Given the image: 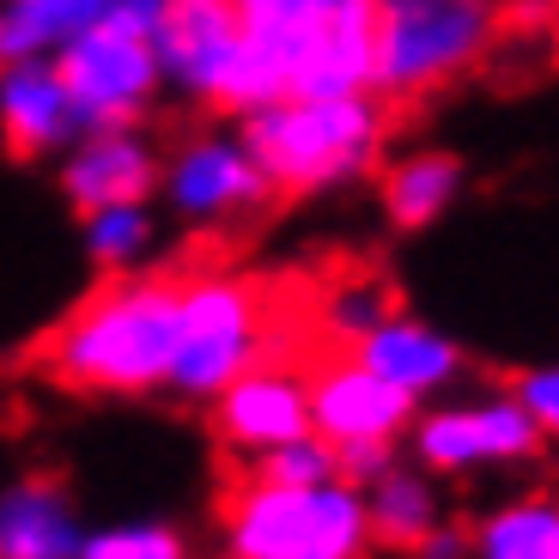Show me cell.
I'll use <instances>...</instances> for the list:
<instances>
[{"label": "cell", "instance_id": "8992f818", "mask_svg": "<svg viewBox=\"0 0 559 559\" xmlns=\"http://www.w3.org/2000/svg\"><path fill=\"white\" fill-rule=\"evenodd\" d=\"M267 359V298L250 274L177 280V341L165 390L182 402H213L225 383Z\"/></svg>", "mask_w": 559, "mask_h": 559}, {"label": "cell", "instance_id": "5bb4252c", "mask_svg": "<svg viewBox=\"0 0 559 559\" xmlns=\"http://www.w3.org/2000/svg\"><path fill=\"white\" fill-rule=\"evenodd\" d=\"M347 353L365 371H378L390 390H402L407 402H438V395H450L462 378V365H468L444 329H432V322H419V317H402V310H390L378 329H365Z\"/></svg>", "mask_w": 559, "mask_h": 559}, {"label": "cell", "instance_id": "44dd1931", "mask_svg": "<svg viewBox=\"0 0 559 559\" xmlns=\"http://www.w3.org/2000/svg\"><path fill=\"white\" fill-rule=\"evenodd\" d=\"M80 238H85L92 267H104V274H140L146 255L158 250V213H153V201L92 207V213H80Z\"/></svg>", "mask_w": 559, "mask_h": 559}, {"label": "cell", "instance_id": "5b68a950", "mask_svg": "<svg viewBox=\"0 0 559 559\" xmlns=\"http://www.w3.org/2000/svg\"><path fill=\"white\" fill-rule=\"evenodd\" d=\"M365 499L347 480L267 487L243 480L225 499V559H365Z\"/></svg>", "mask_w": 559, "mask_h": 559}, {"label": "cell", "instance_id": "ffe728a7", "mask_svg": "<svg viewBox=\"0 0 559 559\" xmlns=\"http://www.w3.org/2000/svg\"><path fill=\"white\" fill-rule=\"evenodd\" d=\"M468 559H559V504L547 492L492 504L468 530Z\"/></svg>", "mask_w": 559, "mask_h": 559}, {"label": "cell", "instance_id": "8fae6325", "mask_svg": "<svg viewBox=\"0 0 559 559\" xmlns=\"http://www.w3.org/2000/svg\"><path fill=\"white\" fill-rule=\"evenodd\" d=\"M213 438H219L231 456H262L274 444H293V438L310 432V390H305V371L286 359H255L250 371L225 383L213 395Z\"/></svg>", "mask_w": 559, "mask_h": 559}, {"label": "cell", "instance_id": "ac0fdd59", "mask_svg": "<svg viewBox=\"0 0 559 559\" xmlns=\"http://www.w3.org/2000/svg\"><path fill=\"white\" fill-rule=\"evenodd\" d=\"M359 499H365V530H371V542L390 547V554H414L419 535H432L444 523L438 475H426L419 462H402V456L371 487H359Z\"/></svg>", "mask_w": 559, "mask_h": 559}, {"label": "cell", "instance_id": "277c9868", "mask_svg": "<svg viewBox=\"0 0 559 559\" xmlns=\"http://www.w3.org/2000/svg\"><path fill=\"white\" fill-rule=\"evenodd\" d=\"M499 0H371V92L432 98L468 80L499 43Z\"/></svg>", "mask_w": 559, "mask_h": 559}, {"label": "cell", "instance_id": "52a82bcc", "mask_svg": "<svg viewBox=\"0 0 559 559\" xmlns=\"http://www.w3.org/2000/svg\"><path fill=\"white\" fill-rule=\"evenodd\" d=\"M407 450L426 475H480V468H511L535 462L547 438L511 395H456V402H419L407 419Z\"/></svg>", "mask_w": 559, "mask_h": 559}, {"label": "cell", "instance_id": "7c38bea8", "mask_svg": "<svg viewBox=\"0 0 559 559\" xmlns=\"http://www.w3.org/2000/svg\"><path fill=\"white\" fill-rule=\"evenodd\" d=\"M158 140L140 122L128 128H80V134L61 146V201L73 213L92 207H122V201H153L158 195Z\"/></svg>", "mask_w": 559, "mask_h": 559}, {"label": "cell", "instance_id": "3957f363", "mask_svg": "<svg viewBox=\"0 0 559 559\" xmlns=\"http://www.w3.org/2000/svg\"><path fill=\"white\" fill-rule=\"evenodd\" d=\"M238 140L250 146L267 195H329L365 170H378L390 110L378 92H335V98H274L238 116Z\"/></svg>", "mask_w": 559, "mask_h": 559}, {"label": "cell", "instance_id": "ba28073f", "mask_svg": "<svg viewBox=\"0 0 559 559\" xmlns=\"http://www.w3.org/2000/svg\"><path fill=\"white\" fill-rule=\"evenodd\" d=\"M49 68L68 85V104L80 116V128H128L146 122V110L158 104L165 80H158L153 43L140 31H116V25H85L61 43Z\"/></svg>", "mask_w": 559, "mask_h": 559}, {"label": "cell", "instance_id": "d4e9b609", "mask_svg": "<svg viewBox=\"0 0 559 559\" xmlns=\"http://www.w3.org/2000/svg\"><path fill=\"white\" fill-rule=\"evenodd\" d=\"M504 395L535 419V432H542V438L559 426V371H554V365H523Z\"/></svg>", "mask_w": 559, "mask_h": 559}, {"label": "cell", "instance_id": "2e32d148", "mask_svg": "<svg viewBox=\"0 0 559 559\" xmlns=\"http://www.w3.org/2000/svg\"><path fill=\"white\" fill-rule=\"evenodd\" d=\"M85 518L56 475H19L0 487V559H73Z\"/></svg>", "mask_w": 559, "mask_h": 559}, {"label": "cell", "instance_id": "cb8c5ba5", "mask_svg": "<svg viewBox=\"0 0 559 559\" xmlns=\"http://www.w3.org/2000/svg\"><path fill=\"white\" fill-rule=\"evenodd\" d=\"M250 480H267V487H322V480H335V444L317 432L293 438V444H274L250 462Z\"/></svg>", "mask_w": 559, "mask_h": 559}, {"label": "cell", "instance_id": "484cf974", "mask_svg": "<svg viewBox=\"0 0 559 559\" xmlns=\"http://www.w3.org/2000/svg\"><path fill=\"white\" fill-rule=\"evenodd\" d=\"M390 462H395V444H378V438H365V444H335V480L371 487Z\"/></svg>", "mask_w": 559, "mask_h": 559}, {"label": "cell", "instance_id": "7a4b0ae2", "mask_svg": "<svg viewBox=\"0 0 559 559\" xmlns=\"http://www.w3.org/2000/svg\"><path fill=\"white\" fill-rule=\"evenodd\" d=\"M177 341V274H110L43 335L37 371L73 395H158Z\"/></svg>", "mask_w": 559, "mask_h": 559}, {"label": "cell", "instance_id": "d6986e66", "mask_svg": "<svg viewBox=\"0 0 559 559\" xmlns=\"http://www.w3.org/2000/svg\"><path fill=\"white\" fill-rule=\"evenodd\" d=\"M85 25H104V0H0V68L49 61Z\"/></svg>", "mask_w": 559, "mask_h": 559}, {"label": "cell", "instance_id": "30bf717a", "mask_svg": "<svg viewBox=\"0 0 559 559\" xmlns=\"http://www.w3.org/2000/svg\"><path fill=\"white\" fill-rule=\"evenodd\" d=\"M158 195L170 201L177 219H238V213H255L267 201V182L255 170L250 146L238 134H189L177 153L158 165Z\"/></svg>", "mask_w": 559, "mask_h": 559}, {"label": "cell", "instance_id": "9a60e30c", "mask_svg": "<svg viewBox=\"0 0 559 559\" xmlns=\"http://www.w3.org/2000/svg\"><path fill=\"white\" fill-rule=\"evenodd\" d=\"M73 134H80V116H73L68 85L49 61L0 68V146H7V158H19V165L56 158Z\"/></svg>", "mask_w": 559, "mask_h": 559}, {"label": "cell", "instance_id": "9c48e42d", "mask_svg": "<svg viewBox=\"0 0 559 559\" xmlns=\"http://www.w3.org/2000/svg\"><path fill=\"white\" fill-rule=\"evenodd\" d=\"M158 61V80L182 98L225 110L231 68H238V7L231 0H158V19L146 31Z\"/></svg>", "mask_w": 559, "mask_h": 559}, {"label": "cell", "instance_id": "e0dca14e", "mask_svg": "<svg viewBox=\"0 0 559 559\" xmlns=\"http://www.w3.org/2000/svg\"><path fill=\"white\" fill-rule=\"evenodd\" d=\"M378 195L395 231H426L462 201V158L444 146H407L395 158H378Z\"/></svg>", "mask_w": 559, "mask_h": 559}, {"label": "cell", "instance_id": "603a6c76", "mask_svg": "<svg viewBox=\"0 0 559 559\" xmlns=\"http://www.w3.org/2000/svg\"><path fill=\"white\" fill-rule=\"evenodd\" d=\"M390 310H395V298H390V286H383V280L353 274V280H341V286H329L317 322H322V335H335L341 347H353V341H359L365 329H378Z\"/></svg>", "mask_w": 559, "mask_h": 559}, {"label": "cell", "instance_id": "4316f807", "mask_svg": "<svg viewBox=\"0 0 559 559\" xmlns=\"http://www.w3.org/2000/svg\"><path fill=\"white\" fill-rule=\"evenodd\" d=\"M414 559H468V530L462 523H438L432 535H419V547H414Z\"/></svg>", "mask_w": 559, "mask_h": 559}, {"label": "cell", "instance_id": "6da1fadb", "mask_svg": "<svg viewBox=\"0 0 559 559\" xmlns=\"http://www.w3.org/2000/svg\"><path fill=\"white\" fill-rule=\"evenodd\" d=\"M238 7V68L225 116L274 98H335L371 92V0H231Z\"/></svg>", "mask_w": 559, "mask_h": 559}, {"label": "cell", "instance_id": "7402d4cb", "mask_svg": "<svg viewBox=\"0 0 559 559\" xmlns=\"http://www.w3.org/2000/svg\"><path fill=\"white\" fill-rule=\"evenodd\" d=\"M73 559H195L189 554V535L165 518H128V523H104V530H85L80 554Z\"/></svg>", "mask_w": 559, "mask_h": 559}, {"label": "cell", "instance_id": "4fadbf2b", "mask_svg": "<svg viewBox=\"0 0 559 559\" xmlns=\"http://www.w3.org/2000/svg\"><path fill=\"white\" fill-rule=\"evenodd\" d=\"M305 390H310V432L329 438V444H365V438L402 444L407 419L419 407L402 390H390L378 371H365L353 353L322 359L317 371H305Z\"/></svg>", "mask_w": 559, "mask_h": 559}]
</instances>
